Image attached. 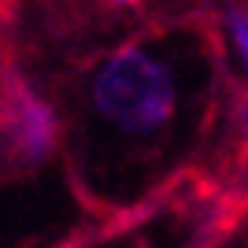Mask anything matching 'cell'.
<instances>
[{
    "instance_id": "cell-1",
    "label": "cell",
    "mask_w": 248,
    "mask_h": 248,
    "mask_svg": "<svg viewBox=\"0 0 248 248\" xmlns=\"http://www.w3.org/2000/svg\"><path fill=\"white\" fill-rule=\"evenodd\" d=\"M82 104L108 137L155 148L182 123V67L159 48V37H130L85 67Z\"/></svg>"
},
{
    "instance_id": "cell-2",
    "label": "cell",
    "mask_w": 248,
    "mask_h": 248,
    "mask_svg": "<svg viewBox=\"0 0 248 248\" xmlns=\"http://www.w3.org/2000/svg\"><path fill=\"white\" fill-rule=\"evenodd\" d=\"M63 119L52 100L19 71V63L0 60V170L33 174L56 155Z\"/></svg>"
},
{
    "instance_id": "cell-3",
    "label": "cell",
    "mask_w": 248,
    "mask_h": 248,
    "mask_svg": "<svg viewBox=\"0 0 248 248\" xmlns=\"http://www.w3.org/2000/svg\"><path fill=\"white\" fill-rule=\"evenodd\" d=\"M230 56L237 74L248 85V0L222 4V30H218V60Z\"/></svg>"
},
{
    "instance_id": "cell-4",
    "label": "cell",
    "mask_w": 248,
    "mask_h": 248,
    "mask_svg": "<svg viewBox=\"0 0 248 248\" xmlns=\"http://www.w3.org/2000/svg\"><path fill=\"white\" fill-rule=\"evenodd\" d=\"M115 4H141V0H115Z\"/></svg>"
}]
</instances>
